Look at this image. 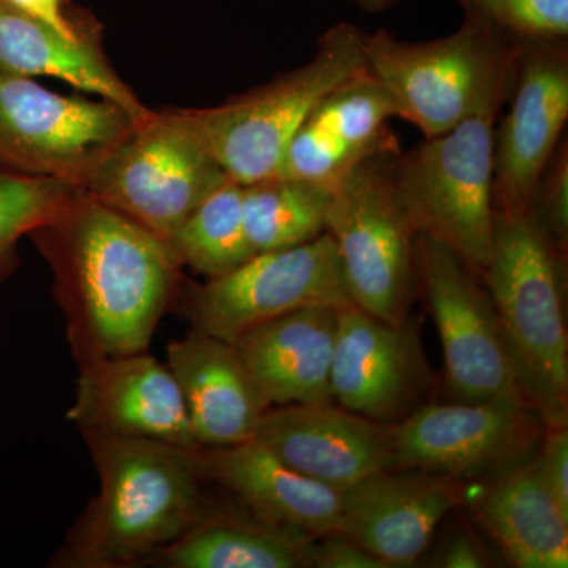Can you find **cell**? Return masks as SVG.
I'll use <instances>...</instances> for the list:
<instances>
[{
  "mask_svg": "<svg viewBox=\"0 0 568 568\" xmlns=\"http://www.w3.org/2000/svg\"><path fill=\"white\" fill-rule=\"evenodd\" d=\"M29 237L50 265L78 366L149 351L183 282L170 244L81 190Z\"/></svg>",
  "mask_w": 568,
  "mask_h": 568,
  "instance_id": "obj_1",
  "label": "cell"
},
{
  "mask_svg": "<svg viewBox=\"0 0 568 568\" xmlns=\"http://www.w3.org/2000/svg\"><path fill=\"white\" fill-rule=\"evenodd\" d=\"M99 491L51 559L55 568L145 567L203 514L197 447L81 432Z\"/></svg>",
  "mask_w": 568,
  "mask_h": 568,
  "instance_id": "obj_2",
  "label": "cell"
},
{
  "mask_svg": "<svg viewBox=\"0 0 568 568\" xmlns=\"http://www.w3.org/2000/svg\"><path fill=\"white\" fill-rule=\"evenodd\" d=\"M566 256L530 212H495L487 287L521 394L547 428L568 422Z\"/></svg>",
  "mask_w": 568,
  "mask_h": 568,
  "instance_id": "obj_3",
  "label": "cell"
},
{
  "mask_svg": "<svg viewBox=\"0 0 568 568\" xmlns=\"http://www.w3.org/2000/svg\"><path fill=\"white\" fill-rule=\"evenodd\" d=\"M365 32L339 22L317 40L312 61L219 106L183 110L227 178H274L298 126L327 93L368 71Z\"/></svg>",
  "mask_w": 568,
  "mask_h": 568,
  "instance_id": "obj_4",
  "label": "cell"
},
{
  "mask_svg": "<svg viewBox=\"0 0 568 568\" xmlns=\"http://www.w3.org/2000/svg\"><path fill=\"white\" fill-rule=\"evenodd\" d=\"M511 84L446 133L396 156V194L416 233L447 245L477 275L491 260L496 125Z\"/></svg>",
  "mask_w": 568,
  "mask_h": 568,
  "instance_id": "obj_5",
  "label": "cell"
},
{
  "mask_svg": "<svg viewBox=\"0 0 568 568\" xmlns=\"http://www.w3.org/2000/svg\"><path fill=\"white\" fill-rule=\"evenodd\" d=\"M369 74L386 88L396 115L425 138L446 133L493 93L514 82L518 41L466 18L440 39L406 41L365 32Z\"/></svg>",
  "mask_w": 568,
  "mask_h": 568,
  "instance_id": "obj_6",
  "label": "cell"
},
{
  "mask_svg": "<svg viewBox=\"0 0 568 568\" xmlns=\"http://www.w3.org/2000/svg\"><path fill=\"white\" fill-rule=\"evenodd\" d=\"M227 179L183 110H151L100 156L80 190L170 244Z\"/></svg>",
  "mask_w": 568,
  "mask_h": 568,
  "instance_id": "obj_7",
  "label": "cell"
},
{
  "mask_svg": "<svg viewBox=\"0 0 568 568\" xmlns=\"http://www.w3.org/2000/svg\"><path fill=\"white\" fill-rule=\"evenodd\" d=\"M399 148L368 156L332 192L325 231L334 239L351 301L398 323L417 291L416 239L395 189Z\"/></svg>",
  "mask_w": 568,
  "mask_h": 568,
  "instance_id": "obj_8",
  "label": "cell"
},
{
  "mask_svg": "<svg viewBox=\"0 0 568 568\" xmlns=\"http://www.w3.org/2000/svg\"><path fill=\"white\" fill-rule=\"evenodd\" d=\"M349 305L342 260L325 231L305 244L254 254L230 274L203 283L183 278L173 308L193 331L233 345L250 328L287 313Z\"/></svg>",
  "mask_w": 568,
  "mask_h": 568,
  "instance_id": "obj_9",
  "label": "cell"
},
{
  "mask_svg": "<svg viewBox=\"0 0 568 568\" xmlns=\"http://www.w3.org/2000/svg\"><path fill=\"white\" fill-rule=\"evenodd\" d=\"M547 429L525 396L429 402L392 425V465L484 484L532 462Z\"/></svg>",
  "mask_w": 568,
  "mask_h": 568,
  "instance_id": "obj_10",
  "label": "cell"
},
{
  "mask_svg": "<svg viewBox=\"0 0 568 568\" xmlns=\"http://www.w3.org/2000/svg\"><path fill=\"white\" fill-rule=\"evenodd\" d=\"M134 119L106 100L61 95L33 78L0 74V171L80 190Z\"/></svg>",
  "mask_w": 568,
  "mask_h": 568,
  "instance_id": "obj_11",
  "label": "cell"
},
{
  "mask_svg": "<svg viewBox=\"0 0 568 568\" xmlns=\"http://www.w3.org/2000/svg\"><path fill=\"white\" fill-rule=\"evenodd\" d=\"M417 290L439 334L452 402L525 396L487 287L447 245L417 234Z\"/></svg>",
  "mask_w": 568,
  "mask_h": 568,
  "instance_id": "obj_12",
  "label": "cell"
},
{
  "mask_svg": "<svg viewBox=\"0 0 568 568\" xmlns=\"http://www.w3.org/2000/svg\"><path fill=\"white\" fill-rule=\"evenodd\" d=\"M510 103L497 122L493 207L529 212L568 119V39L518 41Z\"/></svg>",
  "mask_w": 568,
  "mask_h": 568,
  "instance_id": "obj_13",
  "label": "cell"
},
{
  "mask_svg": "<svg viewBox=\"0 0 568 568\" xmlns=\"http://www.w3.org/2000/svg\"><path fill=\"white\" fill-rule=\"evenodd\" d=\"M433 384L417 317L387 323L355 305L338 310L331 372L335 405L395 425L429 403Z\"/></svg>",
  "mask_w": 568,
  "mask_h": 568,
  "instance_id": "obj_14",
  "label": "cell"
},
{
  "mask_svg": "<svg viewBox=\"0 0 568 568\" xmlns=\"http://www.w3.org/2000/svg\"><path fill=\"white\" fill-rule=\"evenodd\" d=\"M67 418L80 432L197 447L181 387L166 362L148 351L78 366Z\"/></svg>",
  "mask_w": 568,
  "mask_h": 568,
  "instance_id": "obj_15",
  "label": "cell"
},
{
  "mask_svg": "<svg viewBox=\"0 0 568 568\" xmlns=\"http://www.w3.org/2000/svg\"><path fill=\"white\" fill-rule=\"evenodd\" d=\"M466 485L420 469H388L343 491L336 532L388 567L413 566L437 526L466 503Z\"/></svg>",
  "mask_w": 568,
  "mask_h": 568,
  "instance_id": "obj_16",
  "label": "cell"
},
{
  "mask_svg": "<svg viewBox=\"0 0 568 568\" xmlns=\"http://www.w3.org/2000/svg\"><path fill=\"white\" fill-rule=\"evenodd\" d=\"M254 440L304 476L342 491L394 469L392 425L335 403L272 406Z\"/></svg>",
  "mask_w": 568,
  "mask_h": 568,
  "instance_id": "obj_17",
  "label": "cell"
},
{
  "mask_svg": "<svg viewBox=\"0 0 568 568\" xmlns=\"http://www.w3.org/2000/svg\"><path fill=\"white\" fill-rule=\"evenodd\" d=\"M390 93L366 71L324 97L290 142L278 175L334 190L347 173L384 149L399 148L390 130Z\"/></svg>",
  "mask_w": 568,
  "mask_h": 568,
  "instance_id": "obj_18",
  "label": "cell"
},
{
  "mask_svg": "<svg viewBox=\"0 0 568 568\" xmlns=\"http://www.w3.org/2000/svg\"><path fill=\"white\" fill-rule=\"evenodd\" d=\"M205 484L265 523L308 538L336 532L343 491L304 476L256 440L196 450Z\"/></svg>",
  "mask_w": 568,
  "mask_h": 568,
  "instance_id": "obj_19",
  "label": "cell"
},
{
  "mask_svg": "<svg viewBox=\"0 0 568 568\" xmlns=\"http://www.w3.org/2000/svg\"><path fill=\"white\" fill-rule=\"evenodd\" d=\"M194 443L201 448L248 443L271 409L231 343L190 328L166 346Z\"/></svg>",
  "mask_w": 568,
  "mask_h": 568,
  "instance_id": "obj_20",
  "label": "cell"
},
{
  "mask_svg": "<svg viewBox=\"0 0 568 568\" xmlns=\"http://www.w3.org/2000/svg\"><path fill=\"white\" fill-rule=\"evenodd\" d=\"M338 310H297L250 328L233 343L271 407L334 403L331 372Z\"/></svg>",
  "mask_w": 568,
  "mask_h": 568,
  "instance_id": "obj_21",
  "label": "cell"
},
{
  "mask_svg": "<svg viewBox=\"0 0 568 568\" xmlns=\"http://www.w3.org/2000/svg\"><path fill=\"white\" fill-rule=\"evenodd\" d=\"M0 74L55 78L129 112L134 121L149 114L132 89L112 69L91 26L69 39L0 0Z\"/></svg>",
  "mask_w": 568,
  "mask_h": 568,
  "instance_id": "obj_22",
  "label": "cell"
},
{
  "mask_svg": "<svg viewBox=\"0 0 568 568\" xmlns=\"http://www.w3.org/2000/svg\"><path fill=\"white\" fill-rule=\"evenodd\" d=\"M534 459L474 484L477 493L466 491V503L515 567L567 568L568 515L549 493Z\"/></svg>",
  "mask_w": 568,
  "mask_h": 568,
  "instance_id": "obj_23",
  "label": "cell"
},
{
  "mask_svg": "<svg viewBox=\"0 0 568 568\" xmlns=\"http://www.w3.org/2000/svg\"><path fill=\"white\" fill-rule=\"evenodd\" d=\"M244 508V507H242ZM246 511L230 514L205 503L200 518L145 566L163 568L312 567L313 538L265 523Z\"/></svg>",
  "mask_w": 568,
  "mask_h": 568,
  "instance_id": "obj_24",
  "label": "cell"
},
{
  "mask_svg": "<svg viewBox=\"0 0 568 568\" xmlns=\"http://www.w3.org/2000/svg\"><path fill=\"white\" fill-rule=\"evenodd\" d=\"M332 192L287 175L244 185L242 209L253 253L291 248L325 233Z\"/></svg>",
  "mask_w": 568,
  "mask_h": 568,
  "instance_id": "obj_25",
  "label": "cell"
},
{
  "mask_svg": "<svg viewBox=\"0 0 568 568\" xmlns=\"http://www.w3.org/2000/svg\"><path fill=\"white\" fill-rule=\"evenodd\" d=\"M242 196L244 185L227 179L186 216L170 242L182 267L211 280L230 274L254 256Z\"/></svg>",
  "mask_w": 568,
  "mask_h": 568,
  "instance_id": "obj_26",
  "label": "cell"
},
{
  "mask_svg": "<svg viewBox=\"0 0 568 568\" xmlns=\"http://www.w3.org/2000/svg\"><path fill=\"white\" fill-rule=\"evenodd\" d=\"M77 192L55 179L0 171V283L20 264L21 239L54 219Z\"/></svg>",
  "mask_w": 568,
  "mask_h": 568,
  "instance_id": "obj_27",
  "label": "cell"
},
{
  "mask_svg": "<svg viewBox=\"0 0 568 568\" xmlns=\"http://www.w3.org/2000/svg\"><path fill=\"white\" fill-rule=\"evenodd\" d=\"M466 18L485 22L508 39H568V0H455Z\"/></svg>",
  "mask_w": 568,
  "mask_h": 568,
  "instance_id": "obj_28",
  "label": "cell"
},
{
  "mask_svg": "<svg viewBox=\"0 0 568 568\" xmlns=\"http://www.w3.org/2000/svg\"><path fill=\"white\" fill-rule=\"evenodd\" d=\"M529 212L536 216L552 244L567 257L568 246V144L564 136L540 175Z\"/></svg>",
  "mask_w": 568,
  "mask_h": 568,
  "instance_id": "obj_29",
  "label": "cell"
},
{
  "mask_svg": "<svg viewBox=\"0 0 568 568\" xmlns=\"http://www.w3.org/2000/svg\"><path fill=\"white\" fill-rule=\"evenodd\" d=\"M538 474L544 478L549 493L568 515V432L564 428H548L534 459Z\"/></svg>",
  "mask_w": 568,
  "mask_h": 568,
  "instance_id": "obj_30",
  "label": "cell"
},
{
  "mask_svg": "<svg viewBox=\"0 0 568 568\" xmlns=\"http://www.w3.org/2000/svg\"><path fill=\"white\" fill-rule=\"evenodd\" d=\"M312 567L316 568H386L361 545L339 532L313 538Z\"/></svg>",
  "mask_w": 568,
  "mask_h": 568,
  "instance_id": "obj_31",
  "label": "cell"
},
{
  "mask_svg": "<svg viewBox=\"0 0 568 568\" xmlns=\"http://www.w3.org/2000/svg\"><path fill=\"white\" fill-rule=\"evenodd\" d=\"M14 9L36 18L69 39H80L91 26L74 21L65 11V0H3Z\"/></svg>",
  "mask_w": 568,
  "mask_h": 568,
  "instance_id": "obj_32",
  "label": "cell"
},
{
  "mask_svg": "<svg viewBox=\"0 0 568 568\" xmlns=\"http://www.w3.org/2000/svg\"><path fill=\"white\" fill-rule=\"evenodd\" d=\"M437 567L444 568H481L489 567V558L480 541L465 529L455 530L444 541L437 555Z\"/></svg>",
  "mask_w": 568,
  "mask_h": 568,
  "instance_id": "obj_33",
  "label": "cell"
},
{
  "mask_svg": "<svg viewBox=\"0 0 568 568\" xmlns=\"http://www.w3.org/2000/svg\"><path fill=\"white\" fill-rule=\"evenodd\" d=\"M355 6L361 7L362 10L368 13H381V11L392 9L399 0H349Z\"/></svg>",
  "mask_w": 568,
  "mask_h": 568,
  "instance_id": "obj_34",
  "label": "cell"
}]
</instances>
